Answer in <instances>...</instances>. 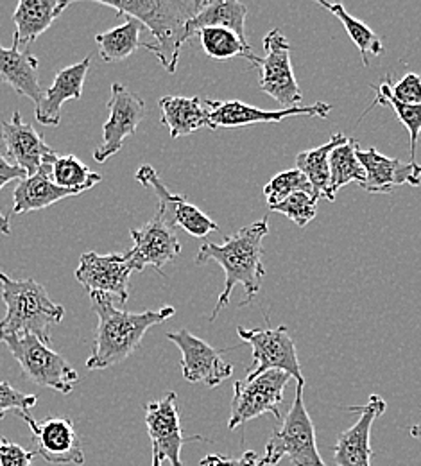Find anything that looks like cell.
<instances>
[{
    "label": "cell",
    "instance_id": "1",
    "mask_svg": "<svg viewBox=\"0 0 421 466\" xmlns=\"http://www.w3.org/2000/svg\"><path fill=\"white\" fill-rule=\"evenodd\" d=\"M267 233H269V223L266 218L226 237L221 244H216V242L201 244L195 257V264L201 266L206 262H217L226 275L225 289L216 303V309L212 310L210 321H214L217 314L230 303V296L237 286H242L246 292L242 305L249 303L260 292L262 279L266 275V268L262 264V257H264L262 242Z\"/></svg>",
    "mask_w": 421,
    "mask_h": 466
},
{
    "label": "cell",
    "instance_id": "2",
    "mask_svg": "<svg viewBox=\"0 0 421 466\" xmlns=\"http://www.w3.org/2000/svg\"><path fill=\"white\" fill-rule=\"evenodd\" d=\"M92 310L97 314L95 341L86 368L106 370L125 360L140 347L144 336L155 325L171 319L176 314L175 307H164L160 310L127 312L115 307L114 299L106 294H90Z\"/></svg>",
    "mask_w": 421,
    "mask_h": 466
},
{
    "label": "cell",
    "instance_id": "3",
    "mask_svg": "<svg viewBox=\"0 0 421 466\" xmlns=\"http://www.w3.org/2000/svg\"><path fill=\"white\" fill-rule=\"evenodd\" d=\"M129 18L138 20L155 36V44H142L158 61L175 74L180 61L181 47L186 40L188 22L203 9L206 0H115L99 2Z\"/></svg>",
    "mask_w": 421,
    "mask_h": 466
},
{
    "label": "cell",
    "instance_id": "4",
    "mask_svg": "<svg viewBox=\"0 0 421 466\" xmlns=\"http://www.w3.org/2000/svg\"><path fill=\"white\" fill-rule=\"evenodd\" d=\"M0 296L5 316L0 319V338L31 334L51 347V329L65 318V309L33 279L16 280L0 271Z\"/></svg>",
    "mask_w": 421,
    "mask_h": 466
},
{
    "label": "cell",
    "instance_id": "5",
    "mask_svg": "<svg viewBox=\"0 0 421 466\" xmlns=\"http://www.w3.org/2000/svg\"><path fill=\"white\" fill-rule=\"evenodd\" d=\"M11 355L20 364L24 377L40 388L55 390L61 395L72 393L79 380V373L58 351L31 334H15L0 338Z\"/></svg>",
    "mask_w": 421,
    "mask_h": 466
},
{
    "label": "cell",
    "instance_id": "6",
    "mask_svg": "<svg viewBox=\"0 0 421 466\" xmlns=\"http://www.w3.org/2000/svg\"><path fill=\"white\" fill-rule=\"evenodd\" d=\"M305 386H296V399L289 409L286 420L278 429L273 431L262 463L276 466L282 458H289L295 466H326L316 441V427L303 400Z\"/></svg>",
    "mask_w": 421,
    "mask_h": 466
},
{
    "label": "cell",
    "instance_id": "7",
    "mask_svg": "<svg viewBox=\"0 0 421 466\" xmlns=\"http://www.w3.org/2000/svg\"><path fill=\"white\" fill-rule=\"evenodd\" d=\"M291 379L293 377L286 371L269 370L251 380H237L234 386L228 429L236 431L246 421L255 420L266 412L280 420V404L284 402V391Z\"/></svg>",
    "mask_w": 421,
    "mask_h": 466
},
{
    "label": "cell",
    "instance_id": "8",
    "mask_svg": "<svg viewBox=\"0 0 421 466\" xmlns=\"http://www.w3.org/2000/svg\"><path fill=\"white\" fill-rule=\"evenodd\" d=\"M266 56L255 68L260 74V90L271 96L282 108H295L303 99L291 63V44L282 31L273 29L264 38Z\"/></svg>",
    "mask_w": 421,
    "mask_h": 466
},
{
    "label": "cell",
    "instance_id": "9",
    "mask_svg": "<svg viewBox=\"0 0 421 466\" xmlns=\"http://www.w3.org/2000/svg\"><path fill=\"white\" fill-rule=\"evenodd\" d=\"M237 334L242 341L253 349V366L246 371V380L260 377L269 370H278L289 373L298 384L305 386L296 347L287 332V327L264 330L237 327Z\"/></svg>",
    "mask_w": 421,
    "mask_h": 466
},
{
    "label": "cell",
    "instance_id": "10",
    "mask_svg": "<svg viewBox=\"0 0 421 466\" xmlns=\"http://www.w3.org/2000/svg\"><path fill=\"white\" fill-rule=\"evenodd\" d=\"M18 414L31 431L35 441V454L44 458V461L51 465L81 466L85 463L81 440L70 418L51 416L44 421H36L29 414V410Z\"/></svg>",
    "mask_w": 421,
    "mask_h": 466
},
{
    "label": "cell",
    "instance_id": "11",
    "mask_svg": "<svg viewBox=\"0 0 421 466\" xmlns=\"http://www.w3.org/2000/svg\"><path fill=\"white\" fill-rule=\"evenodd\" d=\"M133 248L124 253L133 273L144 271L147 266L158 273L165 264L173 262L181 253V244L175 227H171L164 216L156 210L155 218L142 228H131Z\"/></svg>",
    "mask_w": 421,
    "mask_h": 466
},
{
    "label": "cell",
    "instance_id": "12",
    "mask_svg": "<svg viewBox=\"0 0 421 466\" xmlns=\"http://www.w3.org/2000/svg\"><path fill=\"white\" fill-rule=\"evenodd\" d=\"M110 116L103 126V142L94 151V160L105 164L117 155L125 142L133 137L145 116V103L140 96L127 90L122 83L112 85V97L108 101Z\"/></svg>",
    "mask_w": 421,
    "mask_h": 466
},
{
    "label": "cell",
    "instance_id": "13",
    "mask_svg": "<svg viewBox=\"0 0 421 466\" xmlns=\"http://www.w3.org/2000/svg\"><path fill=\"white\" fill-rule=\"evenodd\" d=\"M167 339L180 349L181 371L185 380L192 384L205 382L208 388H217L234 375V364L223 359V351L230 349H212L206 341L195 338L186 329L167 334Z\"/></svg>",
    "mask_w": 421,
    "mask_h": 466
},
{
    "label": "cell",
    "instance_id": "14",
    "mask_svg": "<svg viewBox=\"0 0 421 466\" xmlns=\"http://www.w3.org/2000/svg\"><path fill=\"white\" fill-rule=\"evenodd\" d=\"M145 425L153 441V454L162 461L167 460L171 466H185L181 463V449L188 441H197L201 436H183L180 423L178 395L167 393L160 400L149 402L145 409Z\"/></svg>",
    "mask_w": 421,
    "mask_h": 466
},
{
    "label": "cell",
    "instance_id": "15",
    "mask_svg": "<svg viewBox=\"0 0 421 466\" xmlns=\"http://www.w3.org/2000/svg\"><path fill=\"white\" fill-rule=\"evenodd\" d=\"M136 181L145 188H153L158 198V212L171 227H180L185 232L194 237H206L208 233L217 232L219 225L212 221L205 212L186 201L180 194L169 190V187L162 181L155 167L144 164L136 171Z\"/></svg>",
    "mask_w": 421,
    "mask_h": 466
},
{
    "label": "cell",
    "instance_id": "16",
    "mask_svg": "<svg viewBox=\"0 0 421 466\" xmlns=\"http://www.w3.org/2000/svg\"><path fill=\"white\" fill-rule=\"evenodd\" d=\"M0 135L7 158L27 176L36 175L58 157V153L45 144L44 137L31 124L24 122L18 110L13 112L11 120L0 122Z\"/></svg>",
    "mask_w": 421,
    "mask_h": 466
},
{
    "label": "cell",
    "instance_id": "17",
    "mask_svg": "<svg viewBox=\"0 0 421 466\" xmlns=\"http://www.w3.org/2000/svg\"><path fill=\"white\" fill-rule=\"evenodd\" d=\"M131 273L133 271L124 253L99 255L95 251H86L79 258V266L75 269V280L90 294L94 292L106 294L124 305L129 298Z\"/></svg>",
    "mask_w": 421,
    "mask_h": 466
},
{
    "label": "cell",
    "instance_id": "18",
    "mask_svg": "<svg viewBox=\"0 0 421 466\" xmlns=\"http://www.w3.org/2000/svg\"><path fill=\"white\" fill-rule=\"evenodd\" d=\"M205 106L210 112V129L219 127H241L251 124H269L282 122L287 116H321L326 118L332 112V106L326 103H316L312 106H295V108H280V110H260L242 101H216L206 99Z\"/></svg>",
    "mask_w": 421,
    "mask_h": 466
},
{
    "label": "cell",
    "instance_id": "19",
    "mask_svg": "<svg viewBox=\"0 0 421 466\" xmlns=\"http://www.w3.org/2000/svg\"><path fill=\"white\" fill-rule=\"evenodd\" d=\"M386 400L380 395H371L362 408H350L359 412V420L339 434L332 454L337 466H373V449H371V429L378 416L386 412Z\"/></svg>",
    "mask_w": 421,
    "mask_h": 466
},
{
    "label": "cell",
    "instance_id": "20",
    "mask_svg": "<svg viewBox=\"0 0 421 466\" xmlns=\"http://www.w3.org/2000/svg\"><path fill=\"white\" fill-rule=\"evenodd\" d=\"M357 158L366 173L361 187L371 194L391 192L396 187L411 185L418 187L421 183V166L416 162H402L398 158H389L376 151L375 147L362 151L357 147Z\"/></svg>",
    "mask_w": 421,
    "mask_h": 466
},
{
    "label": "cell",
    "instance_id": "21",
    "mask_svg": "<svg viewBox=\"0 0 421 466\" xmlns=\"http://www.w3.org/2000/svg\"><path fill=\"white\" fill-rule=\"evenodd\" d=\"M90 63L92 59L86 56L79 63L61 68L56 74L53 85L45 90L44 99L35 106V116L42 126H60L61 106L66 101H77L83 97V86Z\"/></svg>",
    "mask_w": 421,
    "mask_h": 466
},
{
    "label": "cell",
    "instance_id": "22",
    "mask_svg": "<svg viewBox=\"0 0 421 466\" xmlns=\"http://www.w3.org/2000/svg\"><path fill=\"white\" fill-rule=\"evenodd\" d=\"M40 59L29 51L22 53L18 44L13 42L9 49L0 46V81L9 85L18 96L27 97L29 101L40 105L44 99V86L38 77Z\"/></svg>",
    "mask_w": 421,
    "mask_h": 466
},
{
    "label": "cell",
    "instance_id": "23",
    "mask_svg": "<svg viewBox=\"0 0 421 466\" xmlns=\"http://www.w3.org/2000/svg\"><path fill=\"white\" fill-rule=\"evenodd\" d=\"M66 7H70L68 0H20L13 13V42L18 47L33 44L60 18Z\"/></svg>",
    "mask_w": 421,
    "mask_h": 466
},
{
    "label": "cell",
    "instance_id": "24",
    "mask_svg": "<svg viewBox=\"0 0 421 466\" xmlns=\"http://www.w3.org/2000/svg\"><path fill=\"white\" fill-rule=\"evenodd\" d=\"M77 194L81 192L58 187L51 177V166H45L36 175L27 176L18 181L16 188L13 190L11 216L38 212Z\"/></svg>",
    "mask_w": 421,
    "mask_h": 466
},
{
    "label": "cell",
    "instance_id": "25",
    "mask_svg": "<svg viewBox=\"0 0 421 466\" xmlns=\"http://www.w3.org/2000/svg\"><path fill=\"white\" fill-rule=\"evenodd\" d=\"M162 124L169 127L171 138L186 137L210 126V112L199 97L165 96L158 101Z\"/></svg>",
    "mask_w": 421,
    "mask_h": 466
},
{
    "label": "cell",
    "instance_id": "26",
    "mask_svg": "<svg viewBox=\"0 0 421 466\" xmlns=\"http://www.w3.org/2000/svg\"><path fill=\"white\" fill-rule=\"evenodd\" d=\"M246 18L247 5L237 0H206L203 9L188 22L186 40L195 36L201 29L206 27H223L237 33L242 40L246 36Z\"/></svg>",
    "mask_w": 421,
    "mask_h": 466
},
{
    "label": "cell",
    "instance_id": "27",
    "mask_svg": "<svg viewBox=\"0 0 421 466\" xmlns=\"http://www.w3.org/2000/svg\"><path fill=\"white\" fill-rule=\"evenodd\" d=\"M346 140H348L346 135L336 133L326 144L308 151H301L296 157V169L308 179L316 199L325 198L330 203L336 201V198L330 192V155L336 147H339Z\"/></svg>",
    "mask_w": 421,
    "mask_h": 466
},
{
    "label": "cell",
    "instance_id": "28",
    "mask_svg": "<svg viewBox=\"0 0 421 466\" xmlns=\"http://www.w3.org/2000/svg\"><path fill=\"white\" fill-rule=\"evenodd\" d=\"M142 24L135 18H129L106 33L95 36V44L99 49V56L105 63H117L122 59L129 58L136 49L142 47L140 33Z\"/></svg>",
    "mask_w": 421,
    "mask_h": 466
},
{
    "label": "cell",
    "instance_id": "29",
    "mask_svg": "<svg viewBox=\"0 0 421 466\" xmlns=\"http://www.w3.org/2000/svg\"><path fill=\"white\" fill-rule=\"evenodd\" d=\"M201 40V47L206 53V56L212 59H230L236 56L246 58L251 66L256 65L258 56L253 53L247 40H242L241 36L230 29L223 27H206L197 33Z\"/></svg>",
    "mask_w": 421,
    "mask_h": 466
},
{
    "label": "cell",
    "instance_id": "30",
    "mask_svg": "<svg viewBox=\"0 0 421 466\" xmlns=\"http://www.w3.org/2000/svg\"><path fill=\"white\" fill-rule=\"evenodd\" d=\"M357 140L348 138L330 155V192L334 198L345 185L354 181L361 185L366 179V173L357 158Z\"/></svg>",
    "mask_w": 421,
    "mask_h": 466
},
{
    "label": "cell",
    "instance_id": "31",
    "mask_svg": "<svg viewBox=\"0 0 421 466\" xmlns=\"http://www.w3.org/2000/svg\"><path fill=\"white\" fill-rule=\"evenodd\" d=\"M319 5H323L325 9H328L330 13H334V16H337L341 20V24L345 25L346 33L350 35L352 42L357 46L359 53H361L362 63L364 66L369 65V55L373 56H380L384 53V44L382 40L364 24L361 20H357L356 16H352L343 4H328L325 0H317Z\"/></svg>",
    "mask_w": 421,
    "mask_h": 466
},
{
    "label": "cell",
    "instance_id": "32",
    "mask_svg": "<svg viewBox=\"0 0 421 466\" xmlns=\"http://www.w3.org/2000/svg\"><path fill=\"white\" fill-rule=\"evenodd\" d=\"M51 177L61 188L77 190V192H86L103 179V176L92 173L74 155H65V157L58 155L56 160L51 164Z\"/></svg>",
    "mask_w": 421,
    "mask_h": 466
},
{
    "label": "cell",
    "instance_id": "33",
    "mask_svg": "<svg viewBox=\"0 0 421 466\" xmlns=\"http://www.w3.org/2000/svg\"><path fill=\"white\" fill-rule=\"evenodd\" d=\"M376 94V99H375V105H384V106H391L395 110L396 116L400 118V122L406 126V129L409 131V137H411V162H415L416 158V147H418V140H420L421 133V105H404V103H398L396 99L391 97L389 94V86L387 83H382V85H373L371 86Z\"/></svg>",
    "mask_w": 421,
    "mask_h": 466
},
{
    "label": "cell",
    "instance_id": "34",
    "mask_svg": "<svg viewBox=\"0 0 421 466\" xmlns=\"http://www.w3.org/2000/svg\"><path fill=\"white\" fill-rule=\"evenodd\" d=\"M295 192H308L314 196L312 187L308 179L298 169H289L280 175L275 176L266 187H264V196L267 199L269 207H275L282 203L286 198H289ZM316 198V196H314Z\"/></svg>",
    "mask_w": 421,
    "mask_h": 466
},
{
    "label": "cell",
    "instance_id": "35",
    "mask_svg": "<svg viewBox=\"0 0 421 466\" xmlns=\"http://www.w3.org/2000/svg\"><path fill=\"white\" fill-rule=\"evenodd\" d=\"M269 210L284 214L300 228H305L317 214V199L308 192H295L282 203L269 207Z\"/></svg>",
    "mask_w": 421,
    "mask_h": 466
},
{
    "label": "cell",
    "instance_id": "36",
    "mask_svg": "<svg viewBox=\"0 0 421 466\" xmlns=\"http://www.w3.org/2000/svg\"><path fill=\"white\" fill-rule=\"evenodd\" d=\"M393 99L404 105H421V76L416 72H407L400 81L387 83Z\"/></svg>",
    "mask_w": 421,
    "mask_h": 466
},
{
    "label": "cell",
    "instance_id": "37",
    "mask_svg": "<svg viewBox=\"0 0 421 466\" xmlns=\"http://www.w3.org/2000/svg\"><path fill=\"white\" fill-rule=\"evenodd\" d=\"M36 404H38V399L35 395L22 393V391L15 390L9 382L0 380V420L9 410L24 412V410L35 408Z\"/></svg>",
    "mask_w": 421,
    "mask_h": 466
},
{
    "label": "cell",
    "instance_id": "38",
    "mask_svg": "<svg viewBox=\"0 0 421 466\" xmlns=\"http://www.w3.org/2000/svg\"><path fill=\"white\" fill-rule=\"evenodd\" d=\"M35 452H29L18 443L7 441L5 438L0 441V466H35Z\"/></svg>",
    "mask_w": 421,
    "mask_h": 466
},
{
    "label": "cell",
    "instance_id": "39",
    "mask_svg": "<svg viewBox=\"0 0 421 466\" xmlns=\"http://www.w3.org/2000/svg\"><path fill=\"white\" fill-rule=\"evenodd\" d=\"M24 177H27V175L18 169L16 166L9 164L2 155H0V190L9 183V181H22ZM0 233L4 235H11V223H9V218L2 214L0 210Z\"/></svg>",
    "mask_w": 421,
    "mask_h": 466
},
{
    "label": "cell",
    "instance_id": "40",
    "mask_svg": "<svg viewBox=\"0 0 421 466\" xmlns=\"http://www.w3.org/2000/svg\"><path fill=\"white\" fill-rule=\"evenodd\" d=\"M199 466H266L262 460L256 456V452L247 451L241 458H228L221 454H210L205 460H201Z\"/></svg>",
    "mask_w": 421,
    "mask_h": 466
},
{
    "label": "cell",
    "instance_id": "41",
    "mask_svg": "<svg viewBox=\"0 0 421 466\" xmlns=\"http://www.w3.org/2000/svg\"><path fill=\"white\" fill-rule=\"evenodd\" d=\"M411 436L421 440V423H416V425H413V427H411Z\"/></svg>",
    "mask_w": 421,
    "mask_h": 466
},
{
    "label": "cell",
    "instance_id": "42",
    "mask_svg": "<svg viewBox=\"0 0 421 466\" xmlns=\"http://www.w3.org/2000/svg\"><path fill=\"white\" fill-rule=\"evenodd\" d=\"M162 463H164V461H162L158 456L153 454V463H151V466H162Z\"/></svg>",
    "mask_w": 421,
    "mask_h": 466
},
{
    "label": "cell",
    "instance_id": "43",
    "mask_svg": "<svg viewBox=\"0 0 421 466\" xmlns=\"http://www.w3.org/2000/svg\"><path fill=\"white\" fill-rule=\"evenodd\" d=\"M2 440H4V438H0V441H2Z\"/></svg>",
    "mask_w": 421,
    "mask_h": 466
}]
</instances>
